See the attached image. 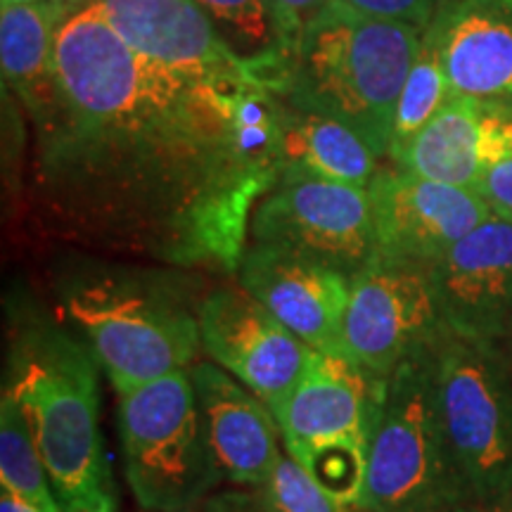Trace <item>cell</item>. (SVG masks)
Instances as JSON below:
<instances>
[{
	"label": "cell",
	"mask_w": 512,
	"mask_h": 512,
	"mask_svg": "<svg viewBox=\"0 0 512 512\" xmlns=\"http://www.w3.org/2000/svg\"><path fill=\"white\" fill-rule=\"evenodd\" d=\"M55 81V105L34 119L55 221L178 264L240 266L249 209L275 183L235 157L221 86L128 48L100 0L57 24Z\"/></svg>",
	"instance_id": "1"
},
{
	"label": "cell",
	"mask_w": 512,
	"mask_h": 512,
	"mask_svg": "<svg viewBox=\"0 0 512 512\" xmlns=\"http://www.w3.org/2000/svg\"><path fill=\"white\" fill-rule=\"evenodd\" d=\"M3 392L27 420L64 512H117V486L100 430L98 361L55 320H19Z\"/></svg>",
	"instance_id": "2"
},
{
	"label": "cell",
	"mask_w": 512,
	"mask_h": 512,
	"mask_svg": "<svg viewBox=\"0 0 512 512\" xmlns=\"http://www.w3.org/2000/svg\"><path fill=\"white\" fill-rule=\"evenodd\" d=\"M425 31L368 17L332 0L302 29L275 93L339 121L389 157L396 105Z\"/></svg>",
	"instance_id": "3"
},
{
	"label": "cell",
	"mask_w": 512,
	"mask_h": 512,
	"mask_svg": "<svg viewBox=\"0 0 512 512\" xmlns=\"http://www.w3.org/2000/svg\"><path fill=\"white\" fill-rule=\"evenodd\" d=\"M62 311L119 392L188 370L202 347L200 316L162 278L131 271L76 273Z\"/></svg>",
	"instance_id": "4"
},
{
	"label": "cell",
	"mask_w": 512,
	"mask_h": 512,
	"mask_svg": "<svg viewBox=\"0 0 512 512\" xmlns=\"http://www.w3.org/2000/svg\"><path fill=\"white\" fill-rule=\"evenodd\" d=\"M446 451L465 503L512 496V366L503 344L441 330L432 344Z\"/></svg>",
	"instance_id": "5"
},
{
	"label": "cell",
	"mask_w": 512,
	"mask_h": 512,
	"mask_svg": "<svg viewBox=\"0 0 512 512\" xmlns=\"http://www.w3.org/2000/svg\"><path fill=\"white\" fill-rule=\"evenodd\" d=\"M119 434L145 512H195L221 484L190 368L119 392Z\"/></svg>",
	"instance_id": "6"
},
{
	"label": "cell",
	"mask_w": 512,
	"mask_h": 512,
	"mask_svg": "<svg viewBox=\"0 0 512 512\" xmlns=\"http://www.w3.org/2000/svg\"><path fill=\"white\" fill-rule=\"evenodd\" d=\"M432 344L384 380L358 501L368 512H430L465 503L441 432Z\"/></svg>",
	"instance_id": "7"
},
{
	"label": "cell",
	"mask_w": 512,
	"mask_h": 512,
	"mask_svg": "<svg viewBox=\"0 0 512 512\" xmlns=\"http://www.w3.org/2000/svg\"><path fill=\"white\" fill-rule=\"evenodd\" d=\"M384 380L347 356L313 351L302 380L273 408L287 453L344 505H358L366 484Z\"/></svg>",
	"instance_id": "8"
},
{
	"label": "cell",
	"mask_w": 512,
	"mask_h": 512,
	"mask_svg": "<svg viewBox=\"0 0 512 512\" xmlns=\"http://www.w3.org/2000/svg\"><path fill=\"white\" fill-rule=\"evenodd\" d=\"M252 240L309 256L347 278L380 256L366 188L285 174L256 204Z\"/></svg>",
	"instance_id": "9"
},
{
	"label": "cell",
	"mask_w": 512,
	"mask_h": 512,
	"mask_svg": "<svg viewBox=\"0 0 512 512\" xmlns=\"http://www.w3.org/2000/svg\"><path fill=\"white\" fill-rule=\"evenodd\" d=\"M349 283L344 356L380 380L444 330L427 266L380 254Z\"/></svg>",
	"instance_id": "10"
},
{
	"label": "cell",
	"mask_w": 512,
	"mask_h": 512,
	"mask_svg": "<svg viewBox=\"0 0 512 512\" xmlns=\"http://www.w3.org/2000/svg\"><path fill=\"white\" fill-rule=\"evenodd\" d=\"M202 349L268 408L302 380L313 349L242 287H219L197 309Z\"/></svg>",
	"instance_id": "11"
},
{
	"label": "cell",
	"mask_w": 512,
	"mask_h": 512,
	"mask_svg": "<svg viewBox=\"0 0 512 512\" xmlns=\"http://www.w3.org/2000/svg\"><path fill=\"white\" fill-rule=\"evenodd\" d=\"M382 256L430 268L491 214L475 190L382 169L368 185Z\"/></svg>",
	"instance_id": "12"
},
{
	"label": "cell",
	"mask_w": 512,
	"mask_h": 512,
	"mask_svg": "<svg viewBox=\"0 0 512 512\" xmlns=\"http://www.w3.org/2000/svg\"><path fill=\"white\" fill-rule=\"evenodd\" d=\"M441 325L456 335L512 339V223L489 216L430 266Z\"/></svg>",
	"instance_id": "13"
},
{
	"label": "cell",
	"mask_w": 512,
	"mask_h": 512,
	"mask_svg": "<svg viewBox=\"0 0 512 512\" xmlns=\"http://www.w3.org/2000/svg\"><path fill=\"white\" fill-rule=\"evenodd\" d=\"M240 287L313 351L344 356L349 278L287 249L256 245L242 254Z\"/></svg>",
	"instance_id": "14"
},
{
	"label": "cell",
	"mask_w": 512,
	"mask_h": 512,
	"mask_svg": "<svg viewBox=\"0 0 512 512\" xmlns=\"http://www.w3.org/2000/svg\"><path fill=\"white\" fill-rule=\"evenodd\" d=\"M100 5L128 48L185 79L214 86L256 81L197 0H100Z\"/></svg>",
	"instance_id": "15"
},
{
	"label": "cell",
	"mask_w": 512,
	"mask_h": 512,
	"mask_svg": "<svg viewBox=\"0 0 512 512\" xmlns=\"http://www.w3.org/2000/svg\"><path fill=\"white\" fill-rule=\"evenodd\" d=\"M190 377L221 482L261 489L283 456L271 408L216 363H195Z\"/></svg>",
	"instance_id": "16"
},
{
	"label": "cell",
	"mask_w": 512,
	"mask_h": 512,
	"mask_svg": "<svg viewBox=\"0 0 512 512\" xmlns=\"http://www.w3.org/2000/svg\"><path fill=\"white\" fill-rule=\"evenodd\" d=\"M512 157V105L453 95L396 159V169L475 190L491 166Z\"/></svg>",
	"instance_id": "17"
},
{
	"label": "cell",
	"mask_w": 512,
	"mask_h": 512,
	"mask_svg": "<svg viewBox=\"0 0 512 512\" xmlns=\"http://www.w3.org/2000/svg\"><path fill=\"white\" fill-rule=\"evenodd\" d=\"M458 98L512 105V5L446 0L425 29Z\"/></svg>",
	"instance_id": "18"
},
{
	"label": "cell",
	"mask_w": 512,
	"mask_h": 512,
	"mask_svg": "<svg viewBox=\"0 0 512 512\" xmlns=\"http://www.w3.org/2000/svg\"><path fill=\"white\" fill-rule=\"evenodd\" d=\"M283 98V95H280ZM283 155L280 176H318L366 188L380 174L382 159L351 128L325 114L302 110L283 98Z\"/></svg>",
	"instance_id": "19"
},
{
	"label": "cell",
	"mask_w": 512,
	"mask_h": 512,
	"mask_svg": "<svg viewBox=\"0 0 512 512\" xmlns=\"http://www.w3.org/2000/svg\"><path fill=\"white\" fill-rule=\"evenodd\" d=\"M53 10L43 3L3 5L0 15V62L10 86L31 119L43 117L57 100Z\"/></svg>",
	"instance_id": "20"
},
{
	"label": "cell",
	"mask_w": 512,
	"mask_h": 512,
	"mask_svg": "<svg viewBox=\"0 0 512 512\" xmlns=\"http://www.w3.org/2000/svg\"><path fill=\"white\" fill-rule=\"evenodd\" d=\"M230 50L245 60L254 79L275 91L290 50L280 38L268 0H197Z\"/></svg>",
	"instance_id": "21"
},
{
	"label": "cell",
	"mask_w": 512,
	"mask_h": 512,
	"mask_svg": "<svg viewBox=\"0 0 512 512\" xmlns=\"http://www.w3.org/2000/svg\"><path fill=\"white\" fill-rule=\"evenodd\" d=\"M0 484L43 512H64L27 420L5 392L0 399Z\"/></svg>",
	"instance_id": "22"
},
{
	"label": "cell",
	"mask_w": 512,
	"mask_h": 512,
	"mask_svg": "<svg viewBox=\"0 0 512 512\" xmlns=\"http://www.w3.org/2000/svg\"><path fill=\"white\" fill-rule=\"evenodd\" d=\"M453 98L451 83L439 60L437 48L427 36H422V48L415 60L406 86H403L399 105H396L392 140H389V159L396 162L415 136L425 128Z\"/></svg>",
	"instance_id": "23"
},
{
	"label": "cell",
	"mask_w": 512,
	"mask_h": 512,
	"mask_svg": "<svg viewBox=\"0 0 512 512\" xmlns=\"http://www.w3.org/2000/svg\"><path fill=\"white\" fill-rule=\"evenodd\" d=\"M259 491L278 512H347L351 508L330 496L290 453L280 456L271 477Z\"/></svg>",
	"instance_id": "24"
},
{
	"label": "cell",
	"mask_w": 512,
	"mask_h": 512,
	"mask_svg": "<svg viewBox=\"0 0 512 512\" xmlns=\"http://www.w3.org/2000/svg\"><path fill=\"white\" fill-rule=\"evenodd\" d=\"M351 10L425 31L446 0H337Z\"/></svg>",
	"instance_id": "25"
},
{
	"label": "cell",
	"mask_w": 512,
	"mask_h": 512,
	"mask_svg": "<svg viewBox=\"0 0 512 512\" xmlns=\"http://www.w3.org/2000/svg\"><path fill=\"white\" fill-rule=\"evenodd\" d=\"M332 0H268V8L273 12L275 24H278L280 38H283L285 48L292 50L294 41L306 24L318 15L320 10L328 8Z\"/></svg>",
	"instance_id": "26"
},
{
	"label": "cell",
	"mask_w": 512,
	"mask_h": 512,
	"mask_svg": "<svg viewBox=\"0 0 512 512\" xmlns=\"http://www.w3.org/2000/svg\"><path fill=\"white\" fill-rule=\"evenodd\" d=\"M475 192L486 202L491 214L512 223V157L491 166L482 176Z\"/></svg>",
	"instance_id": "27"
},
{
	"label": "cell",
	"mask_w": 512,
	"mask_h": 512,
	"mask_svg": "<svg viewBox=\"0 0 512 512\" xmlns=\"http://www.w3.org/2000/svg\"><path fill=\"white\" fill-rule=\"evenodd\" d=\"M202 512H278L271 503L266 501L259 489H233L211 494Z\"/></svg>",
	"instance_id": "28"
},
{
	"label": "cell",
	"mask_w": 512,
	"mask_h": 512,
	"mask_svg": "<svg viewBox=\"0 0 512 512\" xmlns=\"http://www.w3.org/2000/svg\"><path fill=\"white\" fill-rule=\"evenodd\" d=\"M0 512H43V510L27 503L24 498H19L8 489H0Z\"/></svg>",
	"instance_id": "29"
},
{
	"label": "cell",
	"mask_w": 512,
	"mask_h": 512,
	"mask_svg": "<svg viewBox=\"0 0 512 512\" xmlns=\"http://www.w3.org/2000/svg\"><path fill=\"white\" fill-rule=\"evenodd\" d=\"M430 512H508L503 505H479V503H453Z\"/></svg>",
	"instance_id": "30"
},
{
	"label": "cell",
	"mask_w": 512,
	"mask_h": 512,
	"mask_svg": "<svg viewBox=\"0 0 512 512\" xmlns=\"http://www.w3.org/2000/svg\"><path fill=\"white\" fill-rule=\"evenodd\" d=\"M31 3H43V0H3V5H31Z\"/></svg>",
	"instance_id": "31"
},
{
	"label": "cell",
	"mask_w": 512,
	"mask_h": 512,
	"mask_svg": "<svg viewBox=\"0 0 512 512\" xmlns=\"http://www.w3.org/2000/svg\"><path fill=\"white\" fill-rule=\"evenodd\" d=\"M503 508H505V510H508V512H512V496L508 498V501H505V505H503Z\"/></svg>",
	"instance_id": "32"
},
{
	"label": "cell",
	"mask_w": 512,
	"mask_h": 512,
	"mask_svg": "<svg viewBox=\"0 0 512 512\" xmlns=\"http://www.w3.org/2000/svg\"><path fill=\"white\" fill-rule=\"evenodd\" d=\"M505 3H508V5H512V0H505Z\"/></svg>",
	"instance_id": "33"
}]
</instances>
